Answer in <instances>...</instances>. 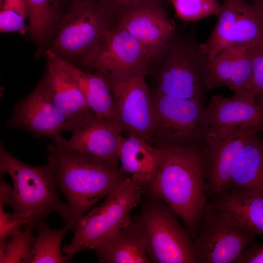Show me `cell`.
I'll return each instance as SVG.
<instances>
[{"instance_id": "32", "label": "cell", "mask_w": 263, "mask_h": 263, "mask_svg": "<svg viewBox=\"0 0 263 263\" xmlns=\"http://www.w3.org/2000/svg\"><path fill=\"white\" fill-rule=\"evenodd\" d=\"M4 206L0 204V240H7L21 228L19 224L12 219L11 214L4 212Z\"/></svg>"}, {"instance_id": "7", "label": "cell", "mask_w": 263, "mask_h": 263, "mask_svg": "<svg viewBox=\"0 0 263 263\" xmlns=\"http://www.w3.org/2000/svg\"><path fill=\"white\" fill-rule=\"evenodd\" d=\"M153 112L151 140L165 145L197 146L205 143L207 126L202 103L171 97L156 91L151 96Z\"/></svg>"}, {"instance_id": "17", "label": "cell", "mask_w": 263, "mask_h": 263, "mask_svg": "<svg viewBox=\"0 0 263 263\" xmlns=\"http://www.w3.org/2000/svg\"><path fill=\"white\" fill-rule=\"evenodd\" d=\"M205 85L207 91L226 87L236 97L256 100L248 45L228 47L208 58Z\"/></svg>"}, {"instance_id": "28", "label": "cell", "mask_w": 263, "mask_h": 263, "mask_svg": "<svg viewBox=\"0 0 263 263\" xmlns=\"http://www.w3.org/2000/svg\"><path fill=\"white\" fill-rule=\"evenodd\" d=\"M177 16L185 21H194L209 16H218L221 4L217 0H169Z\"/></svg>"}, {"instance_id": "14", "label": "cell", "mask_w": 263, "mask_h": 263, "mask_svg": "<svg viewBox=\"0 0 263 263\" xmlns=\"http://www.w3.org/2000/svg\"><path fill=\"white\" fill-rule=\"evenodd\" d=\"M63 132H71L72 136L68 140L62 137L55 143L57 146L96 156L118 165V152L124 137L119 123L96 117L69 120Z\"/></svg>"}, {"instance_id": "9", "label": "cell", "mask_w": 263, "mask_h": 263, "mask_svg": "<svg viewBox=\"0 0 263 263\" xmlns=\"http://www.w3.org/2000/svg\"><path fill=\"white\" fill-rule=\"evenodd\" d=\"M114 20L113 11L102 0H78L63 18L51 49L60 56L82 58L97 45Z\"/></svg>"}, {"instance_id": "22", "label": "cell", "mask_w": 263, "mask_h": 263, "mask_svg": "<svg viewBox=\"0 0 263 263\" xmlns=\"http://www.w3.org/2000/svg\"><path fill=\"white\" fill-rule=\"evenodd\" d=\"M58 55L61 64L79 87L95 116L119 123L110 86L103 75L98 72L94 74L84 71Z\"/></svg>"}, {"instance_id": "5", "label": "cell", "mask_w": 263, "mask_h": 263, "mask_svg": "<svg viewBox=\"0 0 263 263\" xmlns=\"http://www.w3.org/2000/svg\"><path fill=\"white\" fill-rule=\"evenodd\" d=\"M143 189L129 176L117 185L104 202L84 215L76 223L74 237L62 252L73 256L94 249L100 243L129 223L132 209L140 202Z\"/></svg>"}, {"instance_id": "26", "label": "cell", "mask_w": 263, "mask_h": 263, "mask_svg": "<svg viewBox=\"0 0 263 263\" xmlns=\"http://www.w3.org/2000/svg\"><path fill=\"white\" fill-rule=\"evenodd\" d=\"M29 18V31L35 40L43 39L58 17V0H25Z\"/></svg>"}, {"instance_id": "21", "label": "cell", "mask_w": 263, "mask_h": 263, "mask_svg": "<svg viewBox=\"0 0 263 263\" xmlns=\"http://www.w3.org/2000/svg\"><path fill=\"white\" fill-rule=\"evenodd\" d=\"M212 204L244 229L263 235V194L250 189L232 188L217 196Z\"/></svg>"}, {"instance_id": "8", "label": "cell", "mask_w": 263, "mask_h": 263, "mask_svg": "<svg viewBox=\"0 0 263 263\" xmlns=\"http://www.w3.org/2000/svg\"><path fill=\"white\" fill-rule=\"evenodd\" d=\"M148 66L116 72L99 73L108 82L122 132L150 143L153 112L145 80Z\"/></svg>"}, {"instance_id": "1", "label": "cell", "mask_w": 263, "mask_h": 263, "mask_svg": "<svg viewBox=\"0 0 263 263\" xmlns=\"http://www.w3.org/2000/svg\"><path fill=\"white\" fill-rule=\"evenodd\" d=\"M158 147L159 161L145 192L166 204L193 239L208 204L202 150L193 145Z\"/></svg>"}, {"instance_id": "30", "label": "cell", "mask_w": 263, "mask_h": 263, "mask_svg": "<svg viewBox=\"0 0 263 263\" xmlns=\"http://www.w3.org/2000/svg\"><path fill=\"white\" fill-rule=\"evenodd\" d=\"M24 18L14 11L1 9L0 13V32L20 31L25 32L27 26Z\"/></svg>"}, {"instance_id": "37", "label": "cell", "mask_w": 263, "mask_h": 263, "mask_svg": "<svg viewBox=\"0 0 263 263\" xmlns=\"http://www.w3.org/2000/svg\"><path fill=\"white\" fill-rule=\"evenodd\" d=\"M255 100L258 103L263 105V94L256 96Z\"/></svg>"}, {"instance_id": "27", "label": "cell", "mask_w": 263, "mask_h": 263, "mask_svg": "<svg viewBox=\"0 0 263 263\" xmlns=\"http://www.w3.org/2000/svg\"><path fill=\"white\" fill-rule=\"evenodd\" d=\"M10 238L8 242L0 240V263H30L35 238L34 229L18 230Z\"/></svg>"}, {"instance_id": "13", "label": "cell", "mask_w": 263, "mask_h": 263, "mask_svg": "<svg viewBox=\"0 0 263 263\" xmlns=\"http://www.w3.org/2000/svg\"><path fill=\"white\" fill-rule=\"evenodd\" d=\"M82 60L83 66L98 73L130 71L150 62L143 46L116 22Z\"/></svg>"}, {"instance_id": "36", "label": "cell", "mask_w": 263, "mask_h": 263, "mask_svg": "<svg viewBox=\"0 0 263 263\" xmlns=\"http://www.w3.org/2000/svg\"><path fill=\"white\" fill-rule=\"evenodd\" d=\"M252 2L257 5L263 10V0H251Z\"/></svg>"}, {"instance_id": "19", "label": "cell", "mask_w": 263, "mask_h": 263, "mask_svg": "<svg viewBox=\"0 0 263 263\" xmlns=\"http://www.w3.org/2000/svg\"><path fill=\"white\" fill-rule=\"evenodd\" d=\"M207 126V138L240 127H249L263 131V105L256 100L233 95H214L205 109Z\"/></svg>"}, {"instance_id": "6", "label": "cell", "mask_w": 263, "mask_h": 263, "mask_svg": "<svg viewBox=\"0 0 263 263\" xmlns=\"http://www.w3.org/2000/svg\"><path fill=\"white\" fill-rule=\"evenodd\" d=\"M150 196L133 220L143 236L151 262L196 263L193 239L177 215L164 202Z\"/></svg>"}, {"instance_id": "33", "label": "cell", "mask_w": 263, "mask_h": 263, "mask_svg": "<svg viewBox=\"0 0 263 263\" xmlns=\"http://www.w3.org/2000/svg\"><path fill=\"white\" fill-rule=\"evenodd\" d=\"M112 10L116 11L138 7L156 2H163V0H102Z\"/></svg>"}, {"instance_id": "34", "label": "cell", "mask_w": 263, "mask_h": 263, "mask_svg": "<svg viewBox=\"0 0 263 263\" xmlns=\"http://www.w3.org/2000/svg\"><path fill=\"white\" fill-rule=\"evenodd\" d=\"M0 1L1 9L14 11L24 19L28 17L25 0H0Z\"/></svg>"}, {"instance_id": "20", "label": "cell", "mask_w": 263, "mask_h": 263, "mask_svg": "<svg viewBox=\"0 0 263 263\" xmlns=\"http://www.w3.org/2000/svg\"><path fill=\"white\" fill-rule=\"evenodd\" d=\"M94 250L102 263H151L143 236L132 219Z\"/></svg>"}, {"instance_id": "15", "label": "cell", "mask_w": 263, "mask_h": 263, "mask_svg": "<svg viewBox=\"0 0 263 263\" xmlns=\"http://www.w3.org/2000/svg\"><path fill=\"white\" fill-rule=\"evenodd\" d=\"M163 2L113 11L115 22L143 46L150 61L175 35V26Z\"/></svg>"}, {"instance_id": "25", "label": "cell", "mask_w": 263, "mask_h": 263, "mask_svg": "<svg viewBox=\"0 0 263 263\" xmlns=\"http://www.w3.org/2000/svg\"><path fill=\"white\" fill-rule=\"evenodd\" d=\"M75 227L74 224L67 222L63 227L54 229L44 220L40 222L36 228L38 234L33 244L30 263L69 262L72 257L62 254L61 244L65 235Z\"/></svg>"}, {"instance_id": "11", "label": "cell", "mask_w": 263, "mask_h": 263, "mask_svg": "<svg viewBox=\"0 0 263 263\" xmlns=\"http://www.w3.org/2000/svg\"><path fill=\"white\" fill-rule=\"evenodd\" d=\"M216 25L200 46L208 58L239 44L263 41V10L244 0H223Z\"/></svg>"}, {"instance_id": "23", "label": "cell", "mask_w": 263, "mask_h": 263, "mask_svg": "<svg viewBox=\"0 0 263 263\" xmlns=\"http://www.w3.org/2000/svg\"><path fill=\"white\" fill-rule=\"evenodd\" d=\"M160 148L154 147L139 137H123L118 152L121 169L135 179L146 191L156 172Z\"/></svg>"}, {"instance_id": "12", "label": "cell", "mask_w": 263, "mask_h": 263, "mask_svg": "<svg viewBox=\"0 0 263 263\" xmlns=\"http://www.w3.org/2000/svg\"><path fill=\"white\" fill-rule=\"evenodd\" d=\"M259 132L256 128L240 127L206 140L202 151L207 180V191L217 196L230 189L236 158L245 145Z\"/></svg>"}, {"instance_id": "3", "label": "cell", "mask_w": 263, "mask_h": 263, "mask_svg": "<svg viewBox=\"0 0 263 263\" xmlns=\"http://www.w3.org/2000/svg\"><path fill=\"white\" fill-rule=\"evenodd\" d=\"M0 174L11 177L13 187L8 205L13 208L12 219L24 229H36L52 212L66 223L70 221L66 203H62L52 168L48 163L33 166L14 157L0 145Z\"/></svg>"}, {"instance_id": "16", "label": "cell", "mask_w": 263, "mask_h": 263, "mask_svg": "<svg viewBox=\"0 0 263 263\" xmlns=\"http://www.w3.org/2000/svg\"><path fill=\"white\" fill-rule=\"evenodd\" d=\"M69 120L38 85L14 105L6 124L10 128L27 131L36 137H49L55 143L62 137L61 132Z\"/></svg>"}, {"instance_id": "29", "label": "cell", "mask_w": 263, "mask_h": 263, "mask_svg": "<svg viewBox=\"0 0 263 263\" xmlns=\"http://www.w3.org/2000/svg\"><path fill=\"white\" fill-rule=\"evenodd\" d=\"M254 92L256 97L263 94V41L248 45Z\"/></svg>"}, {"instance_id": "31", "label": "cell", "mask_w": 263, "mask_h": 263, "mask_svg": "<svg viewBox=\"0 0 263 263\" xmlns=\"http://www.w3.org/2000/svg\"><path fill=\"white\" fill-rule=\"evenodd\" d=\"M235 263H263V242L253 243L235 260Z\"/></svg>"}, {"instance_id": "2", "label": "cell", "mask_w": 263, "mask_h": 263, "mask_svg": "<svg viewBox=\"0 0 263 263\" xmlns=\"http://www.w3.org/2000/svg\"><path fill=\"white\" fill-rule=\"evenodd\" d=\"M47 163L56 186L67 200L69 222L75 225L87 211L129 176L104 158L63 149L55 144L47 147Z\"/></svg>"}, {"instance_id": "35", "label": "cell", "mask_w": 263, "mask_h": 263, "mask_svg": "<svg viewBox=\"0 0 263 263\" xmlns=\"http://www.w3.org/2000/svg\"><path fill=\"white\" fill-rule=\"evenodd\" d=\"M12 187L4 182L0 177V204H8Z\"/></svg>"}, {"instance_id": "24", "label": "cell", "mask_w": 263, "mask_h": 263, "mask_svg": "<svg viewBox=\"0 0 263 263\" xmlns=\"http://www.w3.org/2000/svg\"><path fill=\"white\" fill-rule=\"evenodd\" d=\"M257 134L245 145L236 158L230 189H250L263 194V140Z\"/></svg>"}, {"instance_id": "18", "label": "cell", "mask_w": 263, "mask_h": 263, "mask_svg": "<svg viewBox=\"0 0 263 263\" xmlns=\"http://www.w3.org/2000/svg\"><path fill=\"white\" fill-rule=\"evenodd\" d=\"M47 73L38 84L53 104L70 120L96 117L79 87L61 64L58 54L46 52Z\"/></svg>"}, {"instance_id": "10", "label": "cell", "mask_w": 263, "mask_h": 263, "mask_svg": "<svg viewBox=\"0 0 263 263\" xmlns=\"http://www.w3.org/2000/svg\"><path fill=\"white\" fill-rule=\"evenodd\" d=\"M246 230L212 204H207L193 246L196 263H231L254 243Z\"/></svg>"}, {"instance_id": "4", "label": "cell", "mask_w": 263, "mask_h": 263, "mask_svg": "<svg viewBox=\"0 0 263 263\" xmlns=\"http://www.w3.org/2000/svg\"><path fill=\"white\" fill-rule=\"evenodd\" d=\"M149 64L156 72L155 91L202 103L208 57L194 39L175 35Z\"/></svg>"}]
</instances>
